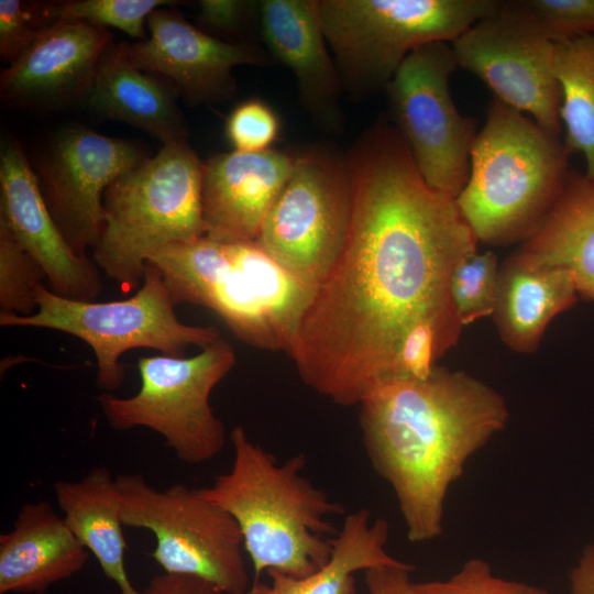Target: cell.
Wrapping results in <instances>:
<instances>
[{"label":"cell","instance_id":"cell-37","mask_svg":"<svg viewBox=\"0 0 594 594\" xmlns=\"http://www.w3.org/2000/svg\"><path fill=\"white\" fill-rule=\"evenodd\" d=\"M140 594H222V592L204 579L164 572L152 578Z\"/></svg>","mask_w":594,"mask_h":594},{"label":"cell","instance_id":"cell-14","mask_svg":"<svg viewBox=\"0 0 594 594\" xmlns=\"http://www.w3.org/2000/svg\"><path fill=\"white\" fill-rule=\"evenodd\" d=\"M150 156L138 141L72 125L57 130L30 161L52 217L79 255L88 256L99 241L107 188Z\"/></svg>","mask_w":594,"mask_h":594},{"label":"cell","instance_id":"cell-6","mask_svg":"<svg viewBox=\"0 0 594 594\" xmlns=\"http://www.w3.org/2000/svg\"><path fill=\"white\" fill-rule=\"evenodd\" d=\"M204 162L187 141L163 145L114 180L103 195L105 222L92 260L125 292L139 289L147 261L161 249L198 239Z\"/></svg>","mask_w":594,"mask_h":594},{"label":"cell","instance_id":"cell-35","mask_svg":"<svg viewBox=\"0 0 594 594\" xmlns=\"http://www.w3.org/2000/svg\"><path fill=\"white\" fill-rule=\"evenodd\" d=\"M198 7L197 22L212 36L239 37L250 29L257 34L256 0H201Z\"/></svg>","mask_w":594,"mask_h":594},{"label":"cell","instance_id":"cell-8","mask_svg":"<svg viewBox=\"0 0 594 594\" xmlns=\"http://www.w3.org/2000/svg\"><path fill=\"white\" fill-rule=\"evenodd\" d=\"M36 296L35 314H0V326L51 329L82 340L95 353L97 385L106 393L122 385L125 372L120 359L127 351L155 349L183 356L190 345L202 349L221 338L215 327L178 320L161 272L151 262L145 264L140 288L123 300H73L56 295L44 283L37 286Z\"/></svg>","mask_w":594,"mask_h":594},{"label":"cell","instance_id":"cell-33","mask_svg":"<svg viewBox=\"0 0 594 594\" xmlns=\"http://www.w3.org/2000/svg\"><path fill=\"white\" fill-rule=\"evenodd\" d=\"M51 25L44 15L43 2L0 1V56L11 64L19 58Z\"/></svg>","mask_w":594,"mask_h":594},{"label":"cell","instance_id":"cell-27","mask_svg":"<svg viewBox=\"0 0 594 594\" xmlns=\"http://www.w3.org/2000/svg\"><path fill=\"white\" fill-rule=\"evenodd\" d=\"M462 329L455 308L418 319L396 343L381 383L429 377L437 361L457 345Z\"/></svg>","mask_w":594,"mask_h":594},{"label":"cell","instance_id":"cell-29","mask_svg":"<svg viewBox=\"0 0 594 594\" xmlns=\"http://www.w3.org/2000/svg\"><path fill=\"white\" fill-rule=\"evenodd\" d=\"M46 280L40 264L0 222V314L31 316L38 304L37 286Z\"/></svg>","mask_w":594,"mask_h":594},{"label":"cell","instance_id":"cell-26","mask_svg":"<svg viewBox=\"0 0 594 594\" xmlns=\"http://www.w3.org/2000/svg\"><path fill=\"white\" fill-rule=\"evenodd\" d=\"M554 75L564 146L583 155L585 175L594 178V35L556 43Z\"/></svg>","mask_w":594,"mask_h":594},{"label":"cell","instance_id":"cell-24","mask_svg":"<svg viewBox=\"0 0 594 594\" xmlns=\"http://www.w3.org/2000/svg\"><path fill=\"white\" fill-rule=\"evenodd\" d=\"M54 495L63 518L77 540L94 554L103 574L122 594H140L125 565L121 497L111 473L94 468L79 481H56Z\"/></svg>","mask_w":594,"mask_h":594},{"label":"cell","instance_id":"cell-21","mask_svg":"<svg viewBox=\"0 0 594 594\" xmlns=\"http://www.w3.org/2000/svg\"><path fill=\"white\" fill-rule=\"evenodd\" d=\"M89 551L46 501L28 502L0 535V594H42L80 572Z\"/></svg>","mask_w":594,"mask_h":594},{"label":"cell","instance_id":"cell-7","mask_svg":"<svg viewBox=\"0 0 594 594\" xmlns=\"http://www.w3.org/2000/svg\"><path fill=\"white\" fill-rule=\"evenodd\" d=\"M501 0H318L344 96L354 102L385 91L417 47L452 43Z\"/></svg>","mask_w":594,"mask_h":594},{"label":"cell","instance_id":"cell-28","mask_svg":"<svg viewBox=\"0 0 594 594\" xmlns=\"http://www.w3.org/2000/svg\"><path fill=\"white\" fill-rule=\"evenodd\" d=\"M170 0H64L43 2L45 18L51 24L58 21L84 22L97 28H114L129 36L146 38V19L151 12Z\"/></svg>","mask_w":594,"mask_h":594},{"label":"cell","instance_id":"cell-1","mask_svg":"<svg viewBox=\"0 0 594 594\" xmlns=\"http://www.w3.org/2000/svg\"><path fill=\"white\" fill-rule=\"evenodd\" d=\"M346 158V240L290 354L302 382L341 406L359 405L383 381L410 324L455 308L451 276L479 243L455 198L427 184L389 120L364 130Z\"/></svg>","mask_w":594,"mask_h":594},{"label":"cell","instance_id":"cell-19","mask_svg":"<svg viewBox=\"0 0 594 594\" xmlns=\"http://www.w3.org/2000/svg\"><path fill=\"white\" fill-rule=\"evenodd\" d=\"M292 151H231L204 162L202 218L207 237L255 241L293 168Z\"/></svg>","mask_w":594,"mask_h":594},{"label":"cell","instance_id":"cell-32","mask_svg":"<svg viewBox=\"0 0 594 594\" xmlns=\"http://www.w3.org/2000/svg\"><path fill=\"white\" fill-rule=\"evenodd\" d=\"M280 132L276 111L264 100L250 98L229 113L224 133L233 151L258 153L273 148Z\"/></svg>","mask_w":594,"mask_h":594},{"label":"cell","instance_id":"cell-11","mask_svg":"<svg viewBox=\"0 0 594 594\" xmlns=\"http://www.w3.org/2000/svg\"><path fill=\"white\" fill-rule=\"evenodd\" d=\"M116 482L123 525L153 532L151 556L164 572L204 579L227 594L249 593L242 534L227 510L184 484L157 490L132 473Z\"/></svg>","mask_w":594,"mask_h":594},{"label":"cell","instance_id":"cell-30","mask_svg":"<svg viewBox=\"0 0 594 594\" xmlns=\"http://www.w3.org/2000/svg\"><path fill=\"white\" fill-rule=\"evenodd\" d=\"M499 265L492 251L475 252L454 270L450 279V296L463 327L493 315Z\"/></svg>","mask_w":594,"mask_h":594},{"label":"cell","instance_id":"cell-31","mask_svg":"<svg viewBox=\"0 0 594 594\" xmlns=\"http://www.w3.org/2000/svg\"><path fill=\"white\" fill-rule=\"evenodd\" d=\"M415 594H548L539 586L504 579L483 559L473 558L446 580L414 584Z\"/></svg>","mask_w":594,"mask_h":594},{"label":"cell","instance_id":"cell-13","mask_svg":"<svg viewBox=\"0 0 594 594\" xmlns=\"http://www.w3.org/2000/svg\"><path fill=\"white\" fill-rule=\"evenodd\" d=\"M458 67L475 76L505 105L561 134V89L554 75L556 43L524 0H501L451 43Z\"/></svg>","mask_w":594,"mask_h":594},{"label":"cell","instance_id":"cell-16","mask_svg":"<svg viewBox=\"0 0 594 594\" xmlns=\"http://www.w3.org/2000/svg\"><path fill=\"white\" fill-rule=\"evenodd\" d=\"M111 31L84 22L58 21L0 75V97L7 106L52 111L84 106Z\"/></svg>","mask_w":594,"mask_h":594},{"label":"cell","instance_id":"cell-2","mask_svg":"<svg viewBox=\"0 0 594 594\" xmlns=\"http://www.w3.org/2000/svg\"><path fill=\"white\" fill-rule=\"evenodd\" d=\"M359 406L366 455L396 497L408 540L440 537L451 486L508 422L505 398L465 372L437 366L425 380L376 385Z\"/></svg>","mask_w":594,"mask_h":594},{"label":"cell","instance_id":"cell-5","mask_svg":"<svg viewBox=\"0 0 594 594\" xmlns=\"http://www.w3.org/2000/svg\"><path fill=\"white\" fill-rule=\"evenodd\" d=\"M569 152L559 135L494 98L471 151L457 204L479 242L526 240L565 183Z\"/></svg>","mask_w":594,"mask_h":594},{"label":"cell","instance_id":"cell-36","mask_svg":"<svg viewBox=\"0 0 594 594\" xmlns=\"http://www.w3.org/2000/svg\"><path fill=\"white\" fill-rule=\"evenodd\" d=\"M414 568L406 563L398 566H377L363 571L367 594H415L410 579Z\"/></svg>","mask_w":594,"mask_h":594},{"label":"cell","instance_id":"cell-10","mask_svg":"<svg viewBox=\"0 0 594 594\" xmlns=\"http://www.w3.org/2000/svg\"><path fill=\"white\" fill-rule=\"evenodd\" d=\"M292 173L255 242L283 268L318 287L344 246L352 213L346 153L327 142L292 151Z\"/></svg>","mask_w":594,"mask_h":594},{"label":"cell","instance_id":"cell-38","mask_svg":"<svg viewBox=\"0 0 594 594\" xmlns=\"http://www.w3.org/2000/svg\"><path fill=\"white\" fill-rule=\"evenodd\" d=\"M569 583L571 594H594V537L571 569Z\"/></svg>","mask_w":594,"mask_h":594},{"label":"cell","instance_id":"cell-34","mask_svg":"<svg viewBox=\"0 0 594 594\" xmlns=\"http://www.w3.org/2000/svg\"><path fill=\"white\" fill-rule=\"evenodd\" d=\"M554 42L594 35V0H524Z\"/></svg>","mask_w":594,"mask_h":594},{"label":"cell","instance_id":"cell-20","mask_svg":"<svg viewBox=\"0 0 594 594\" xmlns=\"http://www.w3.org/2000/svg\"><path fill=\"white\" fill-rule=\"evenodd\" d=\"M179 96L169 80L134 65L130 43L113 42L100 59L84 106L99 117L140 129L166 145L187 141L189 135L177 105Z\"/></svg>","mask_w":594,"mask_h":594},{"label":"cell","instance_id":"cell-9","mask_svg":"<svg viewBox=\"0 0 594 594\" xmlns=\"http://www.w3.org/2000/svg\"><path fill=\"white\" fill-rule=\"evenodd\" d=\"M235 362L233 348L222 338L189 358L142 356L136 364L139 392L130 397L105 392L98 403L113 430L148 428L180 461L201 464L224 448L226 428L211 408L210 395Z\"/></svg>","mask_w":594,"mask_h":594},{"label":"cell","instance_id":"cell-39","mask_svg":"<svg viewBox=\"0 0 594 594\" xmlns=\"http://www.w3.org/2000/svg\"><path fill=\"white\" fill-rule=\"evenodd\" d=\"M119 594H122V593H119Z\"/></svg>","mask_w":594,"mask_h":594},{"label":"cell","instance_id":"cell-17","mask_svg":"<svg viewBox=\"0 0 594 594\" xmlns=\"http://www.w3.org/2000/svg\"><path fill=\"white\" fill-rule=\"evenodd\" d=\"M0 222L43 268L48 289L64 298L96 301L103 289L99 267L79 255L59 230L30 160L14 140L1 144Z\"/></svg>","mask_w":594,"mask_h":594},{"label":"cell","instance_id":"cell-22","mask_svg":"<svg viewBox=\"0 0 594 594\" xmlns=\"http://www.w3.org/2000/svg\"><path fill=\"white\" fill-rule=\"evenodd\" d=\"M578 298L569 272L536 265L515 252L499 265L492 317L506 346L529 354L539 348L551 320L573 307Z\"/></svg>","mask_w":594,"mask_h":594},{"label":"cell","instance_id":"cell-3","mask_svg":"<svg viewBox=\"0 0 594 594\" xmlns=\"http://www.w3.org/2000/svg\"><path fill=\"white\" fill-rule=\"evenodd\" d=\"M229 437L230 470L198 492L239 525L254 571L250 590L271 570L295 578L320 570L330 560L331 538L338 532L328 518L343 514L344 507L302 475L304 453L278 463L243 427H234Z\"/></svg>","mask_w":594,"mask_h":594},{"label":"cell","instance_id":"cell-15","mask_svg":"<svg viewBox=\"0 0 594 594\" xmlns=\"http://www.w3.org/2000/svg\"><path fill=\"white\" fill-rule=\"evenodd\" d=\"M146 26L150 35L130 43L132 62L138 68L169 80L190 106L217 105L233 98L237 66L276 64L263 46L250 41L220 40L175 10H154Z\"/></svg>","mask_w":594,"mask_h":594},{"label":"cell","instance_id":"cell-12","mask_svg":"<svg viewBox=\"0 0 594 594\" xmlns=\"http://www.w3.org/2000/svg\"><path fill=\"white\" fill-rule=\"evenodd\" d=\"M458 68L451 44L415 48L385 89L391 122L406 141L415 164L433 189L455 198L470 175L476 121L464 117L450 91Z\"/></svg>","mask_w":594,"mask_h":594},{"label":"cell","instance_id":"cell-18","mask_svg":"<svg viewBox=\"0 0 594 594\" xmlns=\"http://www.w3.org/2000/svg\"><path fill=\"white\" fill-rule=\"evenodd\" d=\"M257 35L275 63L294 75L298 100L324 133L344 129V90L323 34L318 0L258 1Z\"/></svg>","mask_w":594,"mask_h":594},{"label":"cell","instance_id":"cell-23","mask_svg":"<svg viewBox=\"0 0 594 594\" xmlns=\"http://www.w3.org/2000/svg\"><path fill=\"white\" fill-rule=\"evenodd\" d=\"M516 252L569 272L579 297L594 301V178L569 170L558 198Z\"/></svg>","mask_w":594,"mask_h":594},{"label":"cell","instance_id":"cell-25","mask_svg":"<svg viewBox=\"0 0 594 594\" xmlns=\"http://www.w3.org/2000/svg\"><path fill=\"white\" fill-rule=\"evenodd\" d=\"M388 537L385 519L372 521L369 509H358L344 518L331 538L332 552L324 566L305 578L267 571L270 583L260 582L248 594H358L355 572L406 564L388 553Z\"/></svg>","mask_w":594,"mask_h":594},{"label":"cell","instance_id":"cell-4","mask_svg":"<svg viewBox=\"0 0 594 594\" xmlns=\"http://www.w3.org/2000/svg\"><path fill=\"white\" fill-rule=\"evenodd\" d=\"M147 262L161 272L175 306L208 308L241 341L289 356L317 290L255 241L222 242L202 235L169 244Z\"/></svg>","mask_w":594,"mask_h":594}]
</instances>
